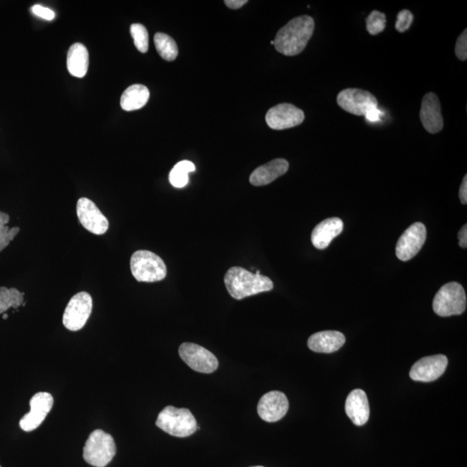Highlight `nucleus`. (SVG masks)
I'll list each match as a JSON object with an SVG mask.
<instances>
[{"label": "nucleus", "instance_id": "nucleus-1", "mask_svg": "<svg viewBox=\"0 0 467 467\" xmlns=\"http://www.w3.org/2000/svg\"><path fill=\"white\" fill-rule=\"evenodd\" d=\"M314 18L310 16L292 19L278 32L273 40L277 52L288 57L299 55L314 34Z\"/></svg>", "mask_w": 467, "mask_h": 467}, {"label": "nucleus", "instance_id": "nucleus-2", "mask_svg": "<svg viewBox=\"0 0 467 467\" xmlns=\"http://www.w3.org/2000/svg\"><path fill=\"white\" fill-rule=\"evenodd\" d=\"M227 292L235 300L269 292L273 283L268 277L261 276L260 271L252 273L241 267H232L227 270L225 276Z\"/></svg>", "mask_w": 467, "mask_h": 467}, {"label": "nucleus", "instance_id": "nucleus-3", "mask_svg": "<svg viewBox=\"0 0 467 467\" xmlns=\"http://www.w3.org/2000/svg\"><path fill=\"white\" fill-rule=\"evenodd\" d=\"M156 426L175 437H188L198 430V424L192 413L187 408L165 407L160 413Z\"/></svg>", "mask_w": 467, "mask_h": 467}, {"label": "nucleus", "instance_id": "nucleus-4", "mask_svg": "<svg viewBox=\"0 0 467 467\" xmlns=\"http://www.w3.org/2000/svg\"><path fill=\"white\" fill-rule=\"evenodd\" d=\"M133 276L140 283H156L167 277V266L156 254L148 250H138L130 261Z\"/></svg>", "mask_w": 467, "mask_h": 467}, {"label": "nucleus", "instance_id": "nucleus-5", "mask_svg": "<svg viewBox=\"0 0 467 467\" xmlns=\"http://www.w3.org/2000/svg\"><path fill=\"white\" fill-rule=\"evenodd\" d=\"M117 454V445L110 434L97 430L92 432L85 443L84 461L95 467H105Z\"/></svg>", "mask_w": 467, "mask_h": 467}, {"label": "nucleus", "instance_id": "nucleus-6", "mask_svg": "<svg viewBox=\"0 0 467 467\" xmlns=\"http://www.w3.org/2000/svg\"><path fill=\"white\" fill-rule=\"evenodd\" d=\"M466 295L464 288L458 283L442 285L433 301L434 312L441 317L461 315L466 311Z\"/></svg>", "mask_w": 467, "mask_h": 467}, {"label": "nucleus", "instance_id": "nucleus-7", "mask_svg": "<svg viewBox=\"0 0 467 467\" xmlns=\"http://www.w3.org/2000/svg\"><path fill=\"white\" fill-rule=\"evenodd\" d=\"M93 309V300L90 293L80 292L73 296L65 308L63 323L71 331L82 330L90 319Z\"/></svg>", "mask_w": 467, "mask_h": 467}, {"label": "nucleus", "instance_id": "nucleus-8", "mask_svg": "<svg viewBox=\"0 0 467 467\" xmlns=\"http://www.w3.org/2000/svg\"><path fill=\"white\" fill-rule=\"evenodd\" d=\"M179 353L181 359L195 372L210 374L218 368V360L215 355L196 343H182Z\"/></svg>", "mask_w": 467, "mask_h": 467}, {"label": "nucleus", "instance_id": "nucleus-9", "mask_svg": "<svg viewBox=\"0 0 467 467\" xmlns=\"http://www.w3.org/2000/svg\"><path fill=\"white\" fill-rule=\"evenodd\" d=\"M337 102L342 110L357 117H365L368 112L377 109L375 96L359 88H346L338 95Z\"/></svg>", "mask_w": 467, "mask_h": 467}, {"label": "nucleus", "instance_id": "nucleus-10", "mask_svg": "<svg viewBox=\"0 0 467 467\" xmlns=\"http://www.w3.org/2000/svg\"><path fill=\"white\" fill-rule=\"evenodd\" d=\"M427 239V229L422 223H415L401 235L397 242L396 254L397 258L407 261L414 258L422 249Z\"/></svg>", "mask_w": 467, "mask_h": 467}, {"label": "nucleus", "instance_id": "nucleus-11", "mask_svg": "<svg viewBox=\"0 0 467 467\" xmlns=\"http://www.w3.org/2000/svg\"><path fill=\"white\" fill-rule=\"evenodd\" d=\"M76 213L80 223L90 232L100 235L105 234L109 230V220L90 199H80L77 202Z\"/></svg>", "mask_w": 467, "mask_h": 467}, {"label": "nucleus", "instance_id": "nucleus-12", "mask_svg": "<svg viewBox=\"0 0 467 467\" xmlns=\"http://www.w3.org/2000/svg\"><path fill=\"white\" fill-rule=\"evenodd\" d=\"M304 119V112L290 103L273 107L266 114V122L273 130L292 129L300 125Z\"/></svg>", "mask_w": 467, "mask_h": 467}, {"label": "nucleus", "instance_id": "nucleus-13", "mask_svg": "<svg viewBox=\"0 0 467 467\" xmlns=\"http://www.w3.org/2000/svg\"><path fill=\"white\" fill-rule=\"evenodd\" d=\"M54 404L53 396L47 392L35 394L30 401V411L23 416L19 426L25 432L37 430L52 410Z\"/></svg>", "mask_w": 467, "mask_h": 467}, {"label": "nucleus", "instance_id": "nucleus-14", "mask_svg": "<svg viewBox=\"0 0 467 467\" xmlns=\"http://www.w3.org/2000/svg\"><path fill=\"white\" fill-rule=\"evenodd\" d=\"M447 364V357L442 354L420 358L412 366L409 376L412 380L430 383L443 375Z\"/></svg>", "mask_w": 467, "mask_h": 467}, {"label": "nucleus", "instance_id": "nucleus-15", "mask_svg": "<svg viewBox=\"0 0 467 467\" xmlns=\"http://www.w3.org/2000/svg\"><path fill=\"white\" fill-rule=\"evenodd\" d=\"M289 408L288 397L280 391L265 394L259 401L257 411L260 418L268 422H276L284 418Z\"/></svg>", "mask_w": 467, "mask_h": 467}, {"label": "nucleus", "instance_id": "nucleus-16", "mask_svg": "<svg viewBox=\"0 0 467 467\" xmlns=\"http://www.w3.org/2000/svg\"><path fill=\"white\" fill-rule=\"evenodd\" d=\"M420 118L424 129L430 134L441 132L444 126L441 102L434 93L424 96L420 107Z\"/></svg>", "mask_w": 467, "mask_h": 467}, {"label": "nucleus", "instance_id": "nucleus-17", "mask_svg": "<svg viewBox=\"0 0 467 467\" xmlns=\"http://www.w3.org/2000/svg\"><path fill=\"white\" fill-rule=\"evenodd\" d=\"M346 415L355 425L362 426L370 418V405L367 395L362 389H354L345 401Z\"/></svg>", "mask_w": 467, "mask_h": 467}, {"label": "nucleus", "instance_id": "nucleus-18", "mask_svg": "<svg viewBox=\"0 0 467 467\" xmlns=\"http://www.w3.org/2000/svg\"><path fill=\"white\" fill-rule=\"evenodd\" d=\"M343 223L341 219L331 218L319 223L312 230L311 235L312 244L318 249H325L335 237L342 233Z\"/></svg>", "mask_w": 467, "mask_h": 467}, {"label": "nucleus", "instance_id": "nucleus-19", "mask_svg": "<svg viewBox=\"0 0 467 467\" xmlns=\"http://www.w3.org/2000/svg\"><path fill=\"white\" fill-rule=\"evenodd\" d=\"M345 337L337 331H324L312 335L307 341L309 349L319 353H333L345 345Z\"/></svg>", "mask_w": 467, "mask_h": 467}, {"label": "nucleus", "instance_id": "nucleus-20", "mask_svg": "<svg viewBox=\"0 0 467 467\" xmlns=\"http://www.w3.org/2000/svg\"><path fill=\"white\" fill-rule=\"evenodd\" d=\"M289 163L284 159H276L256 168L250 175L249 182L254 187H264L275 181L288 171Z\"/></svg>", "mask_w": 467, "mask_h": 467}, {"label": "nucleus", "instance_id": "nucleus-21", "mask_svg": "<svg viewBox=\"0 0 467 467\" xmlns=\"http://www.w3.org/2000/svg\"><path fill=\"white\" fill-rule=\"evenodd\" d=\"M88 64H90V55L86 46L80 42H76L69 49L67 56V68L73 76L83 78L86 76Z\"/></svg>", "mask_w": 467, "mask_h": 467}, {"label": "nucleus", "instance_id": "nucleus-22", "mask_svg": "<svg viewBox=\"0 0 467 467\" xmlns=\"http://www.w3.org/2000/svg\"><path fill=\"white\" fill-rule=\"evenodd\" d=\"M150 97L148 88L141 84H134L123 92L121 106L125 111H134L142 109L148 103Z\"/></svg>", "mask_w": 467, "mask_h": 467}, {"label": "nucleus", "instance_id": "nucleus-23", "mask_svg": "<svg viewBox=\"0 0 467 467\" xmlns=\"http://www.w3.org/2000/svg\"><path fill=\"white\" fill-rule=\"evenodd\" d=\"M154 45L162 59L172 61L179 55V48L173 38L167 34L158 32L154 36Z\"/></svg>", "mask_w": 467, "mask_h": 467}, {"label": "nucleus", "instance_id": "nucleus-24", "mask_svg": "<svg viewBox=\"0 0 467 467\" xmlns=\"http://www.w3.org/2000/svg\"><path fill=\"white\" fill-rule=\"evenodd\" d=\"M24 292L17 288L0 287V314L13 307L17 309L24 303Z\"/></svg>", "mask_w": 467, "mask_h": 467}, {"label": "nucleus", "instance_id": "nucleus-25", "mask_svg": "<svg viewBox=\"0 0 467 467\" xmlns=\"http://www.w3.org/2000/svg\"><path fill=\"white\" fill-rule=\"evenodd\" d=\"M195 171V165L191 161L179 162L170 172V182L176 188H183L188 184V173Z\"/></svg>", "mask_w": 467, "mask_h": 467}, {"label": "nucleus", "instance_id": "nucleus-26", "mask_svg": "<svg viewBox=\"0 0 467 467\" xmlns=\"http://www.w3.org/2000/svg\"><path fill=\"white\" fill-rule=\"evenodd\" d=\"M9 221V215L5 213V212L0 211V252L10 244V242L13 240L14 237L20 231L18 227L9 229V227L7 226V223Z\"/></svg>", "mask_w": 467, "mask_h": 467}, {"label": "nucleus", "instance_id": "nucleus-27", "mask_svg": "<svg viewBox=\"0 0 467 467\" xmlns=\"http://www.w3.org/2000/svg\"><path fill=\"white\" fill-rule=\"evenodd\" d=\"M135 47L141 53L148 52L149 48V35L148 30L141 24H133L130 27Z\"/></svg>", "mask_w": 467, "mask_h": 467}, {"label": "nucleus", "instance_id": "nucleus-28", "mask_svg": "<svg viewBox=\"0 0 467 467\" xmlns=\"http://www.w3.org/2000/svg\"><path fill=\"white\" fill-rule=\"evenodd\" d=\"M386 15L381 11H373L366 19V29L372 36L384 32L386 27Z\"/></svg>", "mask_w": 467, "mask_h": 467}, {"label": "nucleus", "instance_id": "nucleus-29", "mask_svg": "<svg viewBox=\"0 0 467 467\" xmlns=\"http://www.w3.org/2000/svg\"><path fill=\"white\" fill-rule=\"evenodd\" d=\"M413 21H414V15L412 14L410 11H401L398 15H397L396 29L399 32L403 33L410 28Z\"/></svg>", "mask_w": 467, "mask_h": 467}, {"label": "nucleus", "instance_id": "nucleus-30", "mask_svg": "<svg viewBox=\"0 0 467 467\" xmlns=\"http://www.w3.org/2000/svg\"><path fill=\"white\" fill-rule=\"evenodd\" d=\"M455 55L461 61L467 59V30L466 29L458 37L455 45Z\"/></svg>", "mask_w": 467, "mask_h": 467}, {"label": "nucleus", "instance_id": "nucleus-31", "mask_svg": "<svg viewBox=\"0 0 467 467\" xmlns=\"http://www.w3.org/2000/svg\"><path fill=\"white\" fill-rule=\"evenodd\" d=\"M32 11L36 16L46 19V20H52L55 18L54 11L47 8V7L36 5L32 7Z\"/></svg>", "mask_w": 467, "mask_h": 467}, {"label": "nucleus", "instance_id": "nucleus-32", "mask_svg": "<svg viewBox=\"0 0 467 467\" xmlns=\"http://www.w3.org/2000/svg\"><path fill=\"white\" fill-rule=\"evenodd\" d=\"M459 199L463 204L467 203V176L463 179L461 188H459Z\"/></svg>", "mask_w": 467, "mask_h": 467}, {"label": "nucleus", "instance_id": "nucleus-33", "mask_svg": "<svg viewBox=\"0 0 467 467\" xmlns=\"http://www.w3.org/2000/svg\"><path fill=\"white\" fill-rule=\"evenodd\" d=\"M459 243L462 249H466L467 247V225H465L461 227L459 232Z\"/></svg>", "mask_w": 467, "mask_h": 467}, {"label": "nucleus", "instance_id": "nucleus-34", "mask_svg": "<svg viewBox=\"0 0 467 467\" xmlns=\"http://www.w3.org/2000/svg\"><path fill=\"white\" fill-rule=\"evenodd\" d=\"M225 3L229 8L237 10L244 6L248 1L247 0H226Z\"/></svg>", "mask_w": 467, "mask_h": 467}, {"label": "nucleus", "instance_id": "nucleus-35", "mask_svg": "<svg viewBox=\"0 0 467 467\" xmlns=\"http://www.w3.org/2000/svg\"><path fill=\"white\" fill-rule=\"evenodd\" d=\"M365 117L370 122H379L381 118V111L377 107V109L368 112L367 114L365 115Z\"/></svg>", "mask_w": 467, "mask_h": 467}, {"label": "nucleus", "instance_id": "nucleus-36", "mask_svg": "<svg viewBox=\"0 0 467 467\" xmlns=\"http://www.w3.org/2000/svg\"><path fill=\"white\" fill-rule=\"evenodd\" d=\"M7 318H8V315H7V314H4V316H3V319H7Z\"/></svg>", "mask_w": 467, "mask_h": 467}, {"label": "nucleus", "instance_id": "nucleus-37", "mask_svg": "<svg viewBox=\"0 0 467 467\" xmlns=\"http://www.w3.org/2000/svg\"><path fill=\"white\" fill-rule=\"evenodd\" d=\"M271 45H275V42L271 41Z\"/></svg>", "mask_w": 467, "mask_h": 467}, {"label": "nucleus", "instance_id": "nucleus-38", "mask_svg": "<svg viewBox=\"0 0 467 467\" xmlns=\"http://www.w3.org/2000/svg\"><path fill=\"white\" fill-rule=\"evenodd\" d=\"M252 467H264V466H252Z\"/></svg>", "mask_w": 467, "mask_h": 467}, {"label": "nucleus", "instance_id": "nucleus-39", "mask_svg": "<svg viewBox=\"0 0 467 467\" xmlns=\"http://www.w3.org/2000/svg\"><path fill=\"white\" fill-rule=\"evenodd\" d=\"M0 467H1V466H0Z\"/></svg>", "mask_w": 467, "mask_h": 467}]
</instances>
